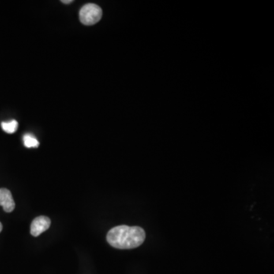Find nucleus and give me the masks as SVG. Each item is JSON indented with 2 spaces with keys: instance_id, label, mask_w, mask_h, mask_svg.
Instances as JSON below:
<instances>
[{
  "instance_id": "obj_1",
  "label": "nucleus",
  "mask_w": 274,
  "mask_h": 274,
  "mask_svg": "<svg viewBox=\"0 0 274 274\" xmlns=\"http://www.w3.org/2000/svg\"><path fill=\"white\" fill-rule=\"evenodd\" d=\"M145 238V231L138 226H117L107 234V242L117 249H135L140 246Z\"/></svg>"
},
{
  "instance_id": "obj_2",
  "label": "nucleus",
  "mask_w": 274,
  "mask_h": 274,
  "mask_svg": "<svg viewBox=\"0 0 274 274\" xmlns=\"http://www.w3.org/2000/svg\"><path fill=\"white\" fill-rule=\"evenodd\" d=\"M102 17V9L96 4H86L80 9V21L84 25H93L99 22Z\"/></svg>"
},
{
  "instance_id": "obj_3",
  "label": "nucleus",
  "mask_w": 274,
  "mask_h": 274,
  "mask_svg": "<svg viewBox=\"0 0 274 274\" xmlns=\"http://www.w3.org/2000/svg\"><path fill=\"white\" fill-rule=\"evenodd\" d=\"M51 221L47 216H42L35 218L31 224V234L35 237H38L42 233L47 231L50 228Z\"/></svg>"
},
{
  "instance_id": "obj_4",
  "label": "nucleus",
  "mask_w": 274,
  "mask_h": 274,
  "mask_svg": "<svg viewBox=\"0 0 274 274\" xmlns=\"http://www.w3.org/2000/svg\"><path fill=\"white\" fill-rule=\"evenodd\" d=\"M0 206L3 207L4 211L6 212H12L16 207L12 193L6 188L0 189Z\"/></svg>"
},
{
  "instance_id": "obj_5",
  "label": "nucleus",
  "mask_w": 274,
  "mask_h": 274,
  "mask_svg": "<svg viewBox=\"0 0 274 274\" xmlns=\"http://www.w3.org/2000/svg\"><path fill=\"white\" fill-rule=\"evenodd\" d=\"M24 147L27 148H38L39 147V142L35 138V136L31 133H27L23 137Z\"/></svg>"
},
{
  "instance_id": "obj_6",
  "label": "nucleus",
  "mask_w": 274,
  "mask_h": 274,
  "mask_svg": "<svg viewBox=\"0 0 274 274\" xmlns=\"http://www.w3.org/2000/svg\"><path fill=\"white\" fill-rule=\"evenodd\" d=\"M1 126H2V129L5 133H14L17 130L19 124L16 120H12L9 122H2L1 124Z\"/></svg>"
},
{
  "instance_id": "obj_7",
  "label": "nucleus",
  "mask_w": 274,
  "mask_h": 274,
  "mask_svg": "<svg viewBox=\"0 0 274 274\" xmlns=\"http://www.w3.org/2000/svg\"><path fill=\"white\" fill-rule=\"evenodd\" d=\"M73 2V0H67V1H66V0H63V1H62L63 3L64 4H69L71 3V2Z\"/></svg>"
},
{
  "instance_id": "obj_8",
  "label": "nucleus",
  "mask_w": 274,
  "mask_h": 274,
  "mask_svg": "<svg viewBox=\"0 0 274 274\" xmlns=\"http://www.w3.org/2000/svg\"><path fill=\"white\" fill-rule=\"evenodd\" d=\"M2 223H0V232H2Z\"/></svg>"
}]
</instances>
